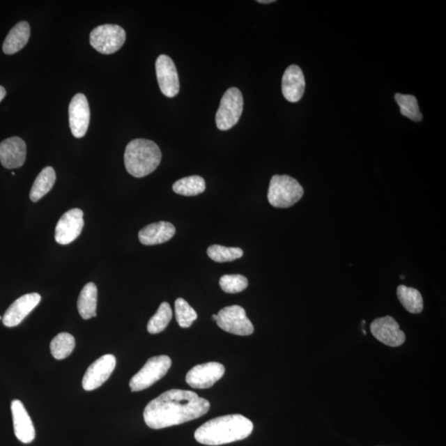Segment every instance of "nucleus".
I'll return each mask as SVG.
<instances>
[{"mask_svg":"<svg viewBox=\"0 0 446 446\" xmlns=\"http://www.w3.org/2000/svg\"><path fill=\"white\" fill-rule=\"evenodd\" d=\"M210 403L193 391L171 390L151 401L144 417L151 429H163L195 420L207 414Z\"/></svg>","mask_w":446,"mask_h":446,"instance_id":"f257e3e1","label":"nucleus"},{"mask_svg":"<svg viewBox=\"0 0 446 446\" xmlns=\"http://www.w3.org/2000/svg\"><path fill=\"white\" fill-rule=\"evenodd\" d=\"M251 420L240 414L212 419L196 430L194 438L206 445H222L243 440L252 433Z\"/></svg>","mask_w":446,"mask_h":446,"instance_id":"f03ea898","label":"nucleus"},{"mask_svg":"<svg viewBox=\"0 0 446 446\" xmlns=\"http://www.w3.org/2000/svg\"><path fill=\"white\" fill-rule=\"evenodd\" d=\"M162 156V151L154 141L146 139L132 140L125 150V167L134 177H145L159 167Z\"/></svg>","mask_w":446,"mask_h":446,"instance_id":"7ed1b4c3","label":"nucleus"},{"mask_svg":"<svg viewBox=\"0 0 446 446\" xmlns=\"http://www.w3.org/2000/svg\"><path fill=\"white\" fill-rule=\"evenodd\" d=\"M303 193L305 190L295 178L275 175L270 180L268 200L275 208H287L298 203Z\"/></svg>","mask_w":446,"mask_h":446,"instance_id":"20e7f679","label":"nucleus"},{"mask_svg":"<svg viewBox=\"0 0 446 446\" xmlns=\"http://www.w3.org/2000/svg\"><path fill=\"white\" fill-rule=\"evenodd\" d=\"M171 364V359L167 355L151 357L140 371L132 378L129 383L131 390L138 392L148 389L155 383L166 376Z\"/></svg>","mask_w":446,"mask_h":446,"instance_id":"39448f33","label":"nucleus"},{"mask_svg":"<svg viewBox=\"0 0 446 446\" xmlns=\"http://www.w3.org/2000/svg\"><path fill=\"white\" fill-rule=\"evenodd\" d=\"M243 96L238 88H230L223 95L216 114L217 127L221 131L229 130L238 123L243 112Z\"/></svg>","mask_w":446,"mask_h":446,"instance_id":"423d86ee","label":"nucleus"},{"mask_svg":"<svg viewBox=\"0 0 446 446\" xmlns=\"http://www.w3.org/2000/svg\"><path fill=\"white\" fill-rule=\"evenodd\" d=\"M126 32L118 25L105 24L97 26L89 36V42L97 52L105 55L113 54L123 46Z\"/></svg>","mask_w":446,"mask_h":446,"instance_id":"0eeeda50","label":"nucleus"},{"mask_svg":"<svg viewBox=\"0 0 446 446\" xmlns=\"http://www.w3.org/2000/svg\"><path fill=\"white\" fill-rule=\"evenodd\" d=\"M217 316V324L223 331L243 337L249 336L254 332V325L243 307H226Z\"/></svg>","mask_w":446,"mask_h":446,"instance_id":"6e6552de","label":"nucleus"},{"mask_svg":"<svg viewBox=\"0 0 446 446\" xmlns=\"http://www.w3.org/2000/svg\"><path fill=\"white\" fill-rule=\"evenodd\" d=\"M224 374V365L217 362H208L192 368L187 374L185 380L193 389L206 390L213 386Z\"/></svg>","mask_w":446,"mask_h":446,"instance_id":"1a4fd4ad","label":"nucleus"},{"mask_svg":"<svg viewBox=\"0 0 446 446\" xmlns=\"http://www.w3.org/2000/svg\"><path fill=\"white\" fill-rule=\"evenodd\" d=\"M84 225L82 209H70L61 216L56 226L55 240L61 245H68L79 238Z\"/></svg>","mask_w":446,"mask_h":446,"instance_id":"9d476101","label":"nucleus"},{"mask_svg":"<svg viewBox=\"0 0 446 446\" xmlns=\"http://www.w3.org/2000/svg\"><path fill=\"white\" fill-rule=\"evenodd\" d=\"M117 360L113 355H105L93 362L87 369L82 380L83 389L93 391L99 389L108 380L116 367Z\"/></svg>","mask_w":446,"mask_h":446,"instance_id":"9b49d317","label":"nucleus"},{"mask_svg":"<svg viewBox=\"0 0 446 446\" xmlns=\"http://www.w3.org/2000/svg\"><path fill=\"white\" fill-rule=\"evenodd\" d=\"M156 77L160 91L164 96L173 98L180 92V79L175 63L171 57L160 55L155 62Z\"/></svg>","mask_w":446,"mask_h":446,"instance_id":"f8f14e48","label":"nucleus"},{"mask_svg":"<svg viewBox=\"0 0 446 446\" xmlns=\"http://www.w3.org/2000/svg\"><path fill=\"white\" fill-rule=\"evenodd\" d=\"M69 121L71 132L77 138L86 136L89 121L91 110L86 95L77 93L71 100L69 105Z\"/></svg>","mask_w":446,"mask_h":446,"instance_id":"ddd939ff","label":"nucleus"},{"mask_svg":"<svg viewBox=\"0 0 446 446\" xmlns=\"http://www.w3.org/2000/svg\"><path fill=\"white\" fill-rule=\"evenodd\" d=\"M370 332L378 341L391 347H399L403 345L406 340L404 332L391 316L374 320L370 325Z\"/></svg>","mask_w":446,"mask_h":446,"instance_id":"4468645a","label":"nucleus"},{"mask_svg":"<svg viewBox=\"0 0 446 446\" xmlns=\"http://www.w3.org/2000/svg\"><path fill=\"white\" fill-rule=\"evenodd\" d=\"M41 298V295L37 293L25 294L17 298L4 314L2 319L3 325L8 328L19 325L39 305Z\"/></svg>","mask_w":446,"mask_h":446,"instance_id":"2eb2a0df","label":"nucleus"},{"mask_svg":"<svg viewBox=\"0 0 446 446\" xmlns=\"http://www.w3.org/2000/svg\"><path fill=\"white\" fill-rule=\"evenodd\" d=\"M26 146L20 137L8 138L0 144V162L4 168L12 169L24 166Z\"/></svg>","mask_w":446,"mask_h":446,"instance_id":"dca6fc26","label":"nucleus"},{"mask_svg":"<svg viewBox=\"0 0 446 446\" xmlns=\"http://www.w3.org/2000/svg\"><path fill=\"white\" fill-rule=\"evenodd\" d=\"M13 428L15 434L21 443L29 444L35 439V428L24 403L20 400H13L11 403Z\"/></svg>","mask_w":446,"mask_h":446,"instance_id":"f3484780","label":"nucleus"},{"mask_svg":"<svg viewBox=\"0 0 446 446\" xmlns=\"http://www.w3.org/2000/svg\"><path fill=\"white\" fill-rule=\"evenodd\" d=\"M305 91V78L300 66L288 67L283 75L282 93L290 102H297L302 99Z\"/></svg>","mask_w":446,"mask_h":446,"instance_id":"a211bd4d","label":"nucleus"},{"mask_svg":"<svg viewBox=\"0 0 446 446\" xmlns=\"http://www.w3.org/2000/svg\"><path fill=\"white\" fill-rule=\"evenodd\" d=\"M176 234V227L171 222H159L144 227L138 233L141 244L154 245L171 240Z\"/></svg>","mask_w":446,"mask_h":446,"instance_id":"6ab92c4d","label":"nucleus"},{"mask_svg":"<svg viewBox=\"0 0 446 446\" xmlns=\"http://www.w3.org/2000/svg\"><path fill=\"white\" fill-rule=\"evenodd\" d=\"M31 30L28 22L22 21L10 31L3 44V51L7 55L15 54L24 48L30 38Z\"/></svg>","mask_w":446,"mask_h":446,"instance_id":"aec40b11","label":"nucleus"},{"mask_svg":"<svg viewBox=\"0 0 446 446\" xmlns=\"http://www.w3.org/2000/svg\"><path fill=\"white\" fill-rule=\"evenodd\" d=\"M98 289L95 284L89 283L84 285L77 302V307L80 316L84 320L95 318L97 316Z\"/></svg>","mask_w":446,"mask_h":446,"instance_id":"412c9836","label":"nucleus"},{"mask_svg":"<svg viewBox=\"0 0 446 446\" xmlns=\"http://www.w3.org/2000/svg\"><path fill=\"white\" fill-rule=\"evenodd\" d=\"M56 178L54 169L50 167L44 168L33 183L30 191V199L35 203L43 198L54 186Z\"/></svg>","mask_w":446,"mask_h":446,"instance_id":"4be33fe9","label":"nucleus"},{"mask_svg":"<svg viewBox=\"0 0 446 446\" xmlns=\"http://www.w3.org/2000/svg\"><path fill=\"white\" fill-rule=\"evenodd\" d=\"M397 295L406 310L413 314H421L423 310V298L417 289L399 285L397 289Z\"/></svg>","mask_w":446,"mask_h":446,"instance_id":"5701e85b","label":"nucleus"},{"mask_svg":"<svg viewBox=\"0 0 446 446\" xmlns=\"http://www.w3.org/2000/svg\"><path fill=\"white\" fill-rule=\"evenodd\" d=\"M206 189L203 178L193 176L180 178L173 185L175 193L183 196H196L203 193Z\"/></svg>","mask_w":446,"mask_h":446,"instance_id":"b1692460","label":"nucleus"},{"mask_svg":"<svg viewBox=\"0 0 446 446\" xmlns=\"http://www.w3.org/2000/svg\"><path fill=\"white\" fill-rule=\"evenodd\" d=\"M75 340L72 334L67 332L58 334L51 342L52 355L56 360H63L72 353Z\"/></svg>","mask_w":446,"mask_h":446,"instance_id":"393cba45","label":"nucleus"},{"mask_svg":"<svg viewBox=\"0 0 446 446\" xmlns=\"http://www.w3.org/2000/svg\"><path fill=\"white\" fill-rule=\"evenodd\" d=\"M173 312L168 302H164L160 305L156 314L147 324V331L151 334H158L167 328L172 319Z\"/></svg>","mask_w":446,"mask_h":446,"instance_id":"a878e982","label":"nucleus"},{"mask_svg":"<svg viewBox=\"0 0 446 446\" xmlns=\"http://www.w3.org/2000/svg\"><path fill=\"white\" fill-rule=\"evenodd\" d=\"M396 102L400 108L401 114L414 122H420L422 119V114L419 109L417 100L411 95H401L396 93Z\"/></svg>","mask_w":446,"mask_h":446,"instance_id":"bb28decb","label":"nucleus"},{"mask_svg":"<svg viewBox=\"0 0 446 446\" xmlns=\"http://www.w3.org/2000/svg\"><path fill=\"white\" fill-rule=\"evenodd\" d=\"M208 256L213 261L218 263L231 262L243 256V251L238 247H226L223 245H213L208 249Z\"/></svg>","mask_w":446,"mask_h":446,"instance_id":"cd10ccee","label":"nucleus"},{"mask_svg":"<svg viewBox=\"0 0 446 446\" xmlns=\"http://www.w3.org/2000/svg\"><path fill=\"white\" fill-rule=\"evenodd\" d=\"M175 307L176 321L180 328H188L197 320V312L184 298H177Z\"/></svg>","mask_w":446,"mask_h":446,"instance_id":"c85d7f7f","label":"nucleus"},{"mask_svg":"<svg viewBox=\"0 0 446 446\" xmlns=\"http://www.w3.org/2000/svg\"><path fill=\"white\" fill-rule=\"evenodd\" d=\"M221 289L227 293H238L248 287V279L240 275H226L220 279Z\"/></svg>","mask_w":446,"mask_h":446,"instance_id":"c756f323","label":"nucleus"},{"mask_svg":"<svg viewBox=\"0 0 446 446\" xmlns=\"http://www.w3.org/2000/svg\"><path fill=\"white\" fill-rule=\"evenodd\" d=\"M6 95V91L3 86H0V102L4 99Z\"/></svg>","mask_w":446,"mask_h":446,"instance_id":"7c9ffc66","label":"nucleus"},{"mask_svg":"<svg viewBox=\"0 0 446 446\" xmlns=\"http://www.w3.org/2000/svg\"><path fill=\"white\" fill-rule=\"evenodd\" d=\"M258 3H275V0H259V1H257Z\"/></svg>","mask_w":446,"mask_h":446,"instance_id":"2f4dec72","label":"nucleus"},{"mask_svg":"<svg viewBox=\"0 0 446 446\" xmlns=\"http://www.w3.org/2000/svg\"><path fill=\"white\" fill-rule=\"evenodd\" d=\"M212 318H213V319L214 321H217V316L216 314H213V316H212Z\"/></svg>","mask_w":446,"mask_h":446,"instance_id":"473e14b6","label":"nucleus"},{"mask_svg":"<svg viewBox=\"0 0 446 446\" xmlns=\"http://www.w3.org/2000/svg\"><path fill=\"white\" fill-rule=\"evenodd\" d=\"M2 319H3L2 316H0V320H2Z\"/></svg>","mask_w":446,"mask_h":446,"instance_id":"72a5a7b5","label":"nucleus"}]
</instances>
